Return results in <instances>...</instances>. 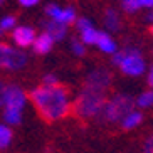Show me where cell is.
Masks as SVG:
<instances>
[{
	"label": "cell",
	"mask_w": 153,
	"mask_h": 153,
	"mask_svg": "<svg viewBox=\"0 0 153 153\" xmlns=\"http://www.w3.org/2000/svg\"><path fill=\"white\" fill-rule=\"evenodd\" d=\"M30 101L44 120L56 121L71 111L69 93L62 86H39L30 91Z\"/></svg>",
	"instance_id": "6da1fadb"
},
{
	"label": "cell",
	"mask_w": 153,
	"mask_h": 153,
	"mask_svg": "<svg viewBox=\"0 0 153 153\" xmlns=\"http://www.w3.org/2000/svg\"><path fill=\"white\" fill-rule=\"evenodd\" d=\"M106 103V94L104 93H98V91L82 88V91L77 94L76 101L72 104V109L79 118H99L101 111Z\"/></svg>",
	"instance_id": "7a4b0ae2"
},
{
	"label": "cell",
	"mask_w": 153,
	"mask_h": 153,
	"mask_svg": "<svg viewBox=\"0 0 153 153\" xmlns=\"http://www.w3.org/2000/svg\"><path fill=\"white\" fill-rule=\"evenodd\" d=\"M113 62L120 66L123 74L126 76H140L145 72V59L141 56L138 47L135 45H128V47H123V49L116 51L113 54Z\"/></svg>",
	"instance_id": "3957f363"
},
{
	"label": "cell",
	"mask_w": 153,
	"mask_h": 153,
	"mask_svg": "<svg viewBox=\"0 0 153 153\" xmlns=\"http://www.w3.org/2000/svg\"><path fill=\"white\" fill-rule=\"evenodd\" d=\"M135 109V98L130 94H116L111 99H106L104 108L101 111V120L106 123H118Z\"/></svg>",
	"instance_id": "277c9868"
},
{
	"label": "cell",
	"mask_w": 153,
	"mask_h": 153,
	"mask_svg": "<svg viewBox=\"0 0 153 153\" xmlns=\"http://www.w3.org/2000/svg\"><path fill=\"white\" fill-rule=\"evenodd\" d=\"M29 57L20 49H15L12 45L0 41V68L7 71H20L25 68Z\"/></svg>",
	"instance_id": "5b68a950"
},
{
	"label": "cell",
	"mask_w": 153,
	"mask_h": 153,
	"mask_svg": "<svg viewBox=\"0 0 153 153\" xmlns=\"http://www.w3.org/2000/svg\"><path fill=\"white\" fill-rule=\"evenodd\" d=\"M27 103V94L15 84L5 86L4 96H2V106L5 109H15V111H22L24 106Z\"/></svg>",
	"instance_id": "8992f818"
},
{
	"label": "cell",
	"mask_w": 153,
	"mask_h": 153,
	"mask_svg": "<svg viewBox=\"0 0 153 153\" xmlns=\"http://www.w3.org/2000/svg\"><path fill=\"white\" fill-rule=\"evenodd\" d=\"M111 84V72L104 68H99L96 71H91L86 77L84 88L93 91H98V93H104L106 94V89Z\"/></svg>",
	"instance_id": "52a82bcc"
},
{
	"label": "cell",
	"mask_w": 153,
	"mask_h": 153,
	"mask_svg": "<svg viewBox=\"0 0 153 153\" xmlns=\"http://www.w3.org/2000/svg\"><path fill=\"white\" fill-rule=\"evenodd\" d=\"M45 15L51 17V20H56V22H61L64 25H69V24L76 22V10L72 7L68 9H61L56 4H49L45 7Z\"/></svg>",
	"instance_id": "ba28073f"
},
{
	"label": "cell",
	"mask_w": 153,
	"mask_h": 153,
	"mask_svg": "<svg viewBox=\"0 0 153 153\" xmlns=\"http://www.w3.org/2000/svg\"><path fill=\"white\" fill-rule=\"evenodd\" d=\"M34 39H36V30L32 27H27V25L15 27L14 32H12V41L19 47H29V45H32Z\"/></svg>",
	"instance_id": "9c48e42d"
},
{
	"label": "cell",
	"mask_w": 153,
	"mask_h": 153,
	"mask_svg": "<svg viewBox=\"0 0 153 153\" xmlns=\"http://www.w3.org/2000/svg\"><path fill=\"white\" fill-rule=\"evenodd\" d=\"M44 27V32L52 39V41H62L66 34H68V25H64L61 22H56V20H45L41 24Z\"/></svg>",
	"instance_id": "30bf717a"
},
{
	"label": "cell",
	"mask_w": 153,
	"mask_h": 153,
	"mask_svg": "<svg viewBox=\"0 0 153 153\" xmlns=\"http://www.w3.org/2000/svg\"><path fill=\"white\" fill-rule=\"evenodd\" d=\"M52 45H54V41H52L45 32L36 36V39L32 42V47H34V52H36V54H47V52H51Z\"/></svg>",
	"instance_id": "8fae6325"
},
{
	"label": "cell",
	"mask_w": 153,
	"mask_h": 153,
	"mask_svg": "<svg viewBox=\"0 0 153 153\" xmlns=\"http://www.w3.org/2000/svg\"><path fill=\"white\" fill-rule=\"evenodd\" d=\"M96 44H98V47L103 51V52H106V54H114L118 51L116 42L113 41V37L109 36V34H106V32H98Z\"/></svg>",
	"instance_id": "7c38bea8"
},
{
	"label": "cell",
	"mask_w": 153,
	"mask_h": 153,
	"mask_svg": "<svg viewBox=\"0 0 153 153\" xmlns=\"http://www.w3.org/2000/svg\"><path fill=\"white\" fill-rule=\"evenodd\" d=\"M104 25L109 32H118L121 29V19L114 9H106L104 12Z\"/></svg>",
	"instance_id": "4fadbf2b"
},
{
	"label": "cell",
	"mask_w": 153,
	"mask_h": 153,
	"mask_svg": "<svg viewBox=\"0 0 153 153\" xmlns=\"http://www.w3.org/2000/svg\"><path fill=\"white\" fill-rule=\"evenodd\" d=\"M141 121H143V114L140 111H135V109H133V111H130L121 120V126L125 130H133V128H136Z\"/></svg>",
	"instance_id": "5bb4252c"
},
{
	"label": "cell",
	"mask_w": 153,
	"mask_h": 153,
	"mask_svg": "<svg viewBox=\"0 0 153 153\" xmlns=\"http://www.w3.org/2000/svg\"><path fill=\"white\" fill-rule=\"evenodd\" d=\"M4 121L7 126H17L20 125V121H22V111H15V109H5L4 108Z\"/></svg>",
	"instance_id": "9a60e30c"
},
{
	"label": "cell",
	"mask_w": 153,
	"mask_h": 153,
	"mask_svg": "<svg viewBox=\"0 0 153 153\" xmlns=\"http://www.w3.org/2000/svg\"><path fill=\"white\" fill-rule=\"evenodd\" d=\"M12 138H14L12 130H10L7 125H2V123H0V150L7 148V146L12 143Z\"/></svg>",
	"instance_id": "2e32d148"
},
{
	"label": "cell",
	"mask_w": 153,
	"mask_h": 153,
	"mask_svg": "<svg viewBox=\"0 0 153 153\" xmlns=\"http://www.w3.org/2000/svg\"><path fill=\"white\" fill-rule=\"evenodd\" d=\"M135 104H138L140 108H153V89H148V91H145V93H141L135 99Z\"/></svg>",
	"instance_id": "e0dca14e"
},
{
	"label": "cell",
	"mask_w": 153,
	"mask_h": 153,
	"mask_svg": "<svg viewBox=\"0 0 153 153\" xmlns=\"http://www.w3.org/2000/svg\"><path fill=\"white\" fill-rule=\"evenodd\" d=\"M96 39H98V30L94 27H89V29H86V30L81 32L82 44H96Z\"/></svg>",
	"instance_id": "ac0fdd59"
},
{
	"label": "cell",
	"mask_w": 153,
	"mask_h": 153,
	"mask_svg": "<svg viewBox=\"0 0 153 153\" xmlns=\"http://www.w3.org/2000/svg\"><path fill=\"white\" fill-rule=\"evenodd\" d=\"M15 24H17V19H15L14 15H5V17L0 20V30H2V32L14 30Z\"/></svg>",
	"instance_id": "d6986e66"
},
{
	"label": "cell",
	"mask_w": 153,
	"mask_h": 153,
	"mask_svg": "<svg viewBox=\"0 0 153 153\" xmlns=\"http://www.w3.org/2000/svg\"><path fill=\"white\" fill-rule=\"evenodd\" d=\"M121 7H123L125 12H128V14H135L136 10H140L138 0H121Z\"/></svg>",
	"instance_id": "ffe728a7"
},
{
	"label": "cell",
	"mask_w": 153,
	"mask_h": 153,
	"mask_svg": "<svg viewBox=\"0 0 153 153\" xmlns=\"http://www.w3.org/2000/svg\"><path fill=\"white\" fill-rule=\"evenodd\" d=\"M71 49H72V52H74L76 56H84V52H86L84 44H82L81 41H77V39H72V42H71Z\"/></svg>",
	"instance_id": "44dd1931"
},
{
	"label": "cell",
	"mask_w": 153,
	"mask_h": 153,
	"mask_svg": "<svg viewBox=\"0 0 153 153\" xmlns=\"http://www.w3.org/2000/svg\"><path fill=\"white\" fill-rule=\"evenodd\" d=\"M76 27H77V30H79V34H81L82 30H86V29L93 27V22H91L89 19H86V17L76 19Z\"/></svg>",
	"instance_id": "7402d4cb"
},
{
	"label": "cell",
	"mask_w": 153,
	"mask_h": 153,
	"mask_svg": "<svg viewBox=\"0 0 153 153\" xmlns=\"http://www.w3.org/2000/svg\"><path fill=\"white\" fill-rule=\"evenodd\" d=\"M57 82H59V79L56 74H45L44 79H42V86H56Z\"/></svg>",
	"instance_id": "603a6c76"
},
{
	"label": "cell",
	"mask_w": 153,
	"mask_h": 153,
	"mask_svg": "<svg viewBox=\"0 0 153 153\" xmlns=\"http://www.w3.org/2000/svg\"><path fill=\"white\" fill-rule=\"evenodd\" d=\"M143 153H153V135L150 136L143 145Z\"/></svg>",
	"instance_id": "cb8c5ba5"
},
{
	"label": "cell",
	"mask_w": 153,
	"mask_h": 153,
	"mask_svg": "<svg viewBox=\"0 0 153 153\" xmlns=\"http://www.w3.org/2000/svg\"><path fill=\"white\" fill-rule=\"evenodd\" d=\"M140 9H150L153 10V0H138Z\"/></svg>",
	"instance_id": "d4e9b609"
},
{
	"label": "cell",
	"mask_w": 153,
	"mask_h": 153,
	"mask_svg": "<svg viewBox=\"0 0 153 153\" xmlns=\"http://www.w3.org/2000/svg\"><path fill=\"white\" fill-rule=\"evenodd\" d=\"M19 4L22 7H34V5L39 4V0H19Z\"/></svg>",
	"instance_id": "484cf974"
},
{
	"label": "cell",
	"mask_w": 153,
	"mask_h": 153,
	"mask_svg": "<svg viewBox=\"0 0 153 153\" xmlns=\"http://www.w3.org/2000/svg\"><path fill=\"white\" fill-rule=\"evenodd\" d=\"M146 81H148V86H150V88H153V68L150 69V72H148V77H146Z\"/></svg>",
	"instance_id": "4316f807"
},
{
	"label": "cell",
	"mask_w": 153,
	"mask_h": 153,
	"mask_svg": "<svg viewBox=\"0 0 153 153\" xmlns=\"http://www.w3.org/2000/svg\"><path fill=\"white\" fill-rule=\"evenodd\" d=\"M4 89H5V82L0 81V108H2V96H4Z\"/></svg>",
	"instance_id": "83f0119b"
},
{
	"label": "cell",
	"mask_w": 153,
	"mask_h": 153,
	"mask_svg": "<svg viewBox=\"0 0 153 153\" xmlns=\"http://www.w3.org/2000/svg\"><path fill=\"white\" fill-rule=\"evenodd\" d=\"M146 20H148V22H152V24H153V10H150L148 14H146Z\"/></svg>",
	"instance_id": "f1b7e54d"
},
{
	"label": "cell",
	"mask_w": 153,
	"mask_h": 153,
	"mask_svg": "<svg viewBox=\"0 0 153 153\" xmlns=\"http://www.w3.org/2000/svg\"><path fill=\"white\" fill-rule=\"evenodd\" d=\"M4 2H5V0H0V5H2V4H4Z\"/></svg>",
	"instance_id": "f546056e"
},
{
	"label": "cell",
	"mask_w": 153,
	"mask_h": 153,
	"mask_svg": "<svg viewBox=\"0 0 153 153\" xmlns=\"http://www.w3.org/2000/svg\"><path fill=\"white\" fill-rule=\"evenodd\" d=\"M2 34H4V32H2V30H0V36H2Z\"/></svg>",
	"instance_id": "4dcf8cb0"
},
{
	"label": "cell",
	"mask_w": 153,
	"mask_h": 153,
	"mask_svg": "<svg viewBox=\"0 0 153 153\" xmlns=\"http://www.w3.org/2000/svg\"><path fill=\"white\" fill-rule=\"evenodd\" d=\"M152 34H153V27H152Z\"/></svg>",
	"instance_id": "1f68e13d"
}]
</instances>
